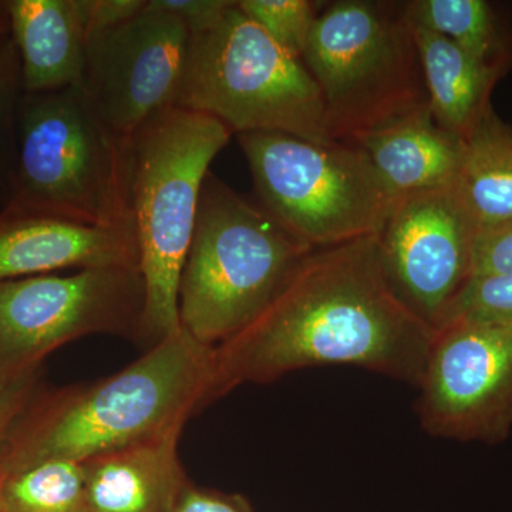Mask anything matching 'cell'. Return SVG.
Here are the masks:
<instances>
[{"label": "cell", "mask_w": 512, "mask_h": 512, "mask_svg": "<svg viewBox=\"0 0 512 512\" xmlns=\"http://www.w3.org/2000/svg\"><path fill=\"white\" fill-rule=\"evenodd\" d=\"M476 235L454 185L397 198L379 234L393 288L434 329L473 278Z\"/></svg>", "instance_id": "cell-12"}, {"label": "cell", "mask_w": 512, "mask_h": 512, "mask_svg": "<svg viewBox=\"0 0 512 512\" xmlns=\"http://www.w3.org/2000/svg\"><path fill=\"white\" fill-rule=\"evenodd\" d=\"M258 202L315 249L382 232L396 198L355 144L238 134Z\"/></svg>", "instance_id": "cell-8"}, {"label": "cell", "mask_w": 512, "mask_h": 512, "mask_svg": "<svg viewBox=\"0 0 512 512\" xmlns=\"http://www.w3.org/2000/svg\"><path fill=\"white\" fill-rule=\"evenodd\" d=\"M146 286L138 266L0 282V386L42 370L43 360L89 335L138 342Z\"/></svg>", "instance_id": "cell-9"}, {"label": "cell", "mask_w": 512, "mask_h": 512, "mask_svg": "<svg viewBox=\"0 0 512 512\" xmlns=\"http://www.w3.org/2000/svg\"><path fill=\"white\" fill-rule=\"evenodd\" d=\"M413 30L431 114L448 133L466 140L485 114L494 109L491 97L505 76L447 37L417 26Z\"/></svg>", "instance_id": "cell-17"}, {"label": "cell", "mask_w": 512, "mask_h": 512, "mask_svg": "<svg viewBox=\"0 0 512 512\" xmlns=\"http://www.w3.org/2000/svg\"><path fill=\"white\" fill-rule=\"evenodd\" d=\"M234 3L235 0H147V8L174 15L195 36L214 28Z\"/></svg>", "instance_id": "cell-24"}, {"label": "cell", "mask_w": 512, "mask_h": 512, "mask_svg": "<svg viewBox=\"0 0 512 512\" xmlns=\"http://www.w3.org/2000/svg\"><path fill=\"white\" fill-rule=\"evenodd\" d=\"M178 107L221 121L232 134L285 133L333 144L322 94L302 59L289 55L234 6L191 36Z\"/></svg>", "instance_id": "cell-7"}, {"label": "cell", "mask_w": 512, "mask_h": 512, "mask_svg": "<svg viewBox=\"0 0 512 512\" xmlns=\"http://www.w3.org/2000/svg\"><path fill=\"white\" fill-rule=\"evenodd\" d=\"M173 512H254L241 494L224 493L188 481Z\"/></svg>", "instance_id": "cell-27"}, {"label": "cell", "mask_w": 512, "mask_h": 512, "mask_svg": "<svg viewBox=\"0 0 512 512\" xmlns=\"http://www.w3.org/2000/svg\"><path fill=\"white\" fill-rule=\"evenodd\" d=\"M302 62L322 94L333 140L355 143L429 106L406 2L323 3Z\"/></svg>", "instance_id": "cell-6"}, {"label": "cell", "mask_w": 512, "mask_h": 512, "mask_svg": "<svg viewBox=\"0 0 512 512\" xmlns=\"http://www.w3.org/2000/svg\"><path fill=\"white\" fill-rule=\"evenodd\" d=\"M454 188L477 232L512 224V124L494 109L464 140Z\"/></svg>", "instance_id": "cell-18"}, {"label": "cell", "mask_w": 512, "mask_h": 512, "mask_svg": "<svg viewBox=\"0 0 512 512\" xmlns=\"http://www.w3.org/2000/svg\"><path fill=\"white\" fill-rule=\"evenodd\" d=\"M0 512H5V510H3L2 498H0Z\"/></svg>", "instance_id": "cell-30"}, {"label": "cell", "mask_w": 512, "mask_h": 512, "mask_svg": "<svg viewBox=\"0 0 512 512\" xmlns=\"http://www.w3.org/2000/svg\"><path fill=\"white\" fill-rule=\"evenodd\" d=\"M25 92L82 82L87 33L77 0H2Z\"/></svg>", "instance_id": "cell-16"}, {"label": "cell", "mask_w": 512, "mask_h": 512, "mask_svg": "<svg viewBox=\"0 0 512 512\" xmlns=\"http://www.w3.org/2000/svg\"><path fill=\"white\" fill-rule=\"evenodd\" d=\"M313 251L210 171L178 288L181 328L210 348L227 342L268 308Z\"/></svg>", "instance_id": "cell-3"}, {"label": "cell", "mask_w": 512, "mask_h": 512, "mask_svg": "<svg viewBox=\"0 0 512 512\" xmlns=\"http://www.w3.org/2000/svg\"><path fill=\"white\" fill-rule=\"evenodd\" d=\"M456 319L512 328V275L473 276L443 323Z\"/></svg>", "instance_id": "cell-23"}, {"label": "cell", "mask_w": 512, "mask_h": 512, "mask_svg": "<svg viewBox=\"0 0 512 512\" xmlns=\"http://www.w3.org/2000/svg\"><path fill=\"white\" fill-rule=\"evenodd\" d=\"M9 32L8 16H6L5 8H3L2 0H0V35Z\"/></svg>", "instance_id": "cell-29"}, {"label": "cell", "mask_w": 512, "mask_h": 512, "mask_svg": "<svg viewBox=\"0 0 512 512\" xmlns=\"http://www.w3.org/2000/svg\"><path fill=\"white\" fill-rule=\"evenodd\" d=\"M190 45L180 19L146 2L134 18L90 37L80 86L101 120L131 138L177 106Z\"/></svg>", "instance_id": "cell-11"}, {"label": "cell", "mask_w": 512, "mask_h": 512, "mask_svg": "<svg viewBox=\"0 0 512 512\" xmlns=\"http://www.w3.org/2000/svg\"><path fill=\"white\" fill-rule=\"evenodd\" d=\"M171 433L82 464L90 512H173L190 478Z\"/></svg>", "instance_id": "cell-14"}, {"label": "cell", "mask_w": 512, "mask_h": 512, "mask_svg": "<svg viewBox=\"0 0 512 512\" xmlns=\"http://www.w3.org/2000/svg\"><path fill=\"white\" fill-rule=\"evenodd\" d=\"M146 2L147 0H77L87 42L90 37L134 18L144 9Z\"/></svg>", "instance_id": "cell-26"}, {"label": "cell", "mask_w": 512, "mask_h": 512, "mask_svg": "<svg viewBox=\"0 0 512 512\" xmlns=\"http://www.w3.org/2000/svg\"><path fill=\"white\" fill-rule=\"evenodd\" d=\"M238 8L289 55L302 59L323 2L237 0Z\"/></svg>", "instance_id": "cell-22"}, {"label": "cell", "mask_w": 512, "mask_h": 512, "mask_svg": "<svg viewBox=\"0 0 512 512\" xmlns=\"http://www.w3.org/2000/svg\"><path fill=\"white\" fill-rule=\"evenodd\" d=\"M212 360L214 348L180 328L116 375L57 389L42 384L0 446V477L183 433L208 406Z\"/></svg>", "instance_id": "cell-2"}, {"label": "cell", "mask_w": 512, "mask_h": 512, "mask_svg": "<svg viewBox=\"0 0 512 512\" xmlns=\"http://www.w3.org/2000/svg\"><path fill=\"white\" fill-rule=\"evenodd\" d=\"M5 512H90L80 463L43 461L0 477Z\"/></svg>", "instance_id": "cell-20"}, {"label": "cell", "mask_w": 512, "mask_h": 512, "mask_svg": "<svg viewBox=\"0 0 512 512\" xmlns=\"http://www.w3.org/2000/svg\"><path fill=\"white\" fill-rule=\"evenodd\" d=\"M417 389V416L430 436L501 443L512 431V328L443 323Z\"/></svg>", "instance_id": "cell-10"}, {"label": "cell", "mask_w": 512, "mask_h": 512, "mask_svg": "<svg viewBox=\"0 0 512 512\" xmlns=\"http://www.w3.org/2000/svg\"><path fill=\"white\" fill-rule=\"evenodd\" d=\"M231 136L214 117L175 106L131 137V211L146 286L137 343L147 350L181 328L178 288L202 185Z\"/></svg>", "instance_id": "cell-4"}, {"label": "cell", "mask_w": 512, "mask_h": 512, "mask_svg": "<svg viewBox=\"0 0 512 512\" xmlns=\"http://www.w3.org/2000/svg\"><path fill=\"white\" fill-rule=\"evenodd\" d=\"M130 184L131 138L101 120L80 84L23 93L9 205L134 229Z\"/></svg>", "instance_id": "cell-5"}, {"label": "cell", "mask_w": 512, "mask_h": 512, "mask_svg": "<svg viewBox=\"0 0 512 512\" xmlns=\"http://www.w3.org/2000/svg\"><path fill=\"white\" fill-rule=\"evenodd\" d=\"M352 144L369 157L396 200L416 192L453 187L464 154L463 138L440 127L429 106Z\"/></svg>", "instance_id": "cell-15"}, {"label": "cell", "mask_w": 512, "mask_h": 512, "mask_svg": "<svg viewBox=\"0 0 512 512\" xmlns=\"http://www.w3.org/2000/svg\"><path fill=\"white\" fill-rule=\"evenodd\" d=\"M42 384V370H37L15 382L0 386V446Z\"/></svg>", "instance_id": "cell-28"}, {"label": "cell", "mask_w": 512, "mask_h": 512, "mask_svg": "<svg viewBox=\"0 0 512 512\" xmlns=\"http://www.w3.org/2000/svg\"><path fill=\"white\" fill-rule=\"evenodd\" d=\"M434 335L393 288L379 235L316 249L258 318L215 346L207 404L318 366L360 367L417 387Z\"/></svg>", "instance_id": "cell-1"}, {"label": "cell", "mask_w": 512, "mask_h": 512, "mask_svg": "<svg viewBox=\"0 0 512 512\" xmlns=\"http://www.w3.org/2000/svg\"><path fill=\"white\" fill-rule=\"evenodd\" d=\"M512 275V224L477 232L473 276Z\"/></svg>", "instance_id": "cell-25"}, {"label": "cell", "mask_w": 512, "mask_h": 512, "mask_svg": "<svg viewBox=\"0 0 512 512\" xmlns=\"http://www.w3.org/2000/svg\"><path fill=\"white\" fill-rule=\"evenodd\" d=\"M413 26L431 30L507 76L512 70V20L487 0H410Z\"/></svg>", "instance_id": "cell-19"}, {"label": "cell", "mask_w": 512, "mask_h": 512, "mask_svg": "<svg viewBox=\"0 0 512 512\" xmlns=\"http://www.w3.org/2000/svg\"><path fill=\"white\" fill-rule=\"evenodd\" d=\"M22 66L8 33L0 35V208L13 198L18 164V116L22 100Z\"/></svg>", "instance_id": "cell-21"}, {"label": "cell", "mask_w": 512, "mask_h": 512, "mask_svg": "<svg viewBox=\"0 0 512 512\" xmlns=\"http://www.w3.org/2000/svg\"><path fill=\"white\" fill-rule=\"evenodd\" d=\"M121 265L138 266L134 229L96 227L18 205L0 208V282Z\"/></svg>", "instance_id": "cell-13"}]
</instances>
